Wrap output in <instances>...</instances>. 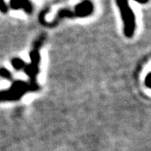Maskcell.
<instances>
[{"mask_svg":"<svg viewBox=\"0 0 151 151\" xmlns=\"http://www.w3.org/2000/svg\"><path fill=\"white\" fill-rule=\"evenodd\" d=\"M74 9L78 18L87 17L94 12V5L90 0H83L81 3L76 6Z\"/></svg>","mask_w":151,"mask_h":151,"instance_id":"obj_2","label":"cell"},{"mask_svg":"<svg viewBox=\"0 0 151 151\" xmlns=\"http://www.w3.org/2000/svg\"><path fill=\"white\" fill-rule=\"evenodd\" d=\"M116 5L124 22V34L127 37L130 38L133 37L136 30L135 14L127 0H116Z\"/></svg>","mask_w":151,"mask_h":151,"instance_id":"obj_1","label":"cell"},{"mask_svg":"<svg viewBox=\"0 0 151 151\" xmlns=\"http://www.w3.org/2000/svg\"><path fill=\"white\" fill-rule=\"evenodd\" d=\"M9 5L11 8L15 10L23 9L27 14H31L33 11V5L30 0H10Z\"/></svg>","mask_w":151,"mask_h":151,"instance_id":"obj_3","label":"cell"},{"mask_svg":"<svg viewBox=\"0 0 151 151\" xmlns=\"http://www.w3.org/2000/svg\"><path fill=\"white\" fill-rule=\"evenodd\" d=\"M135 1L138 2L139 4H147L148 2V0H135Z\"/></svg>","mask_w":151,"mask_h":151,"instance_id":"obj_5","label":"cell"},{"mask_svg":"<svg viewBox=\"0 0 151 151\" xmlns=\"http://www.w3.org/2000/svg\"><path fill=\"white\" fill-rule=\"evenodd\" d=\"M8 10V7L5 2V0H0V11L2 13H6Z\"/></svg>","mask_w":151,"mask_h":151,"instance_id":"obj_4","label":"cell"}]
</instances>
